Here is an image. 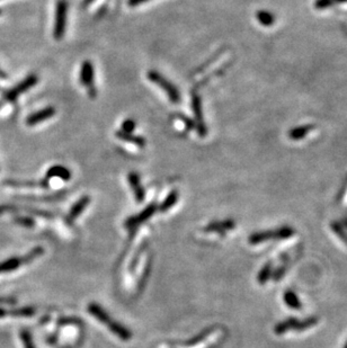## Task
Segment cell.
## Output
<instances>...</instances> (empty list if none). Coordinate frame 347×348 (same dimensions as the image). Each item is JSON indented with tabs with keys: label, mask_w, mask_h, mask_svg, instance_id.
Returning a JSON list of instances; mask_svg holds the SVG:
<instances>
[{
	"label": "cell",
	"mask_w": 347,
	"mask_h": 348,
	"mask_svg": "<svg viewBox=\"0 0 347 348\" xmlns=\"http://www.w3.org/2000/svg\"><path fill=\"white\" fill-rule=\"evenodd\" d=\"M87 310L94 318H96L100 322L104 323L105 326L109 328L115 336L121 338L122 340L128 341L131 339V338H132V332H131L130 329L124 327L123 324H121L119 321L112 319L110 314L107 313L100 304L94 303V302L89 303Z\"/></svg>",
	"instance_id": "1"
},
{
	"label": "cell",
	"mask_w": 347,
	"mask_h": 348,
	"mask_svg": "<svg viewBox=\"0 0 347 348\" xmlns=\"http://www.w3.org/2000/svg\"><path fill=\"white\" fill-rule=\"evenodd\" d=\"M44 253V249L42 247H35L34 249H32V250L26 253L25 256L23 257H13L9 258V259L5 260L3 263H0V274H4V273H9V272H14L15 270H17L18 267H21L25 264H30L36 258H39L40 256H42Z\"/></svg>",
	"instance_id": "2"
},
{
	"label": "cell",
	"mask_w": 347,
	"mask_h": 348,
	"mask_svg": "<svg viewBox=\"0 0 347 348\" xmlns=\"http://www.w3.org/2000/svg\"><path fill=\"white\" fill-rule=\"evenodd\" d=\"M294 234V230L291 227H282L275 230H267V231L255 232L250 234L248 238V241L250 244H259L265 241L273 240V239H287L292 237Z\"/></svg>",
	"instance_id": "3"
},
{
	"label": "cell",
	"mask_w": 347,
	"mask_h": 348,
	"mask_svg": "<svg viewBox=\"0 0 347 348\" xmlns=\"http://www.w3.org/2000/svg\"><path fill=\"white\" fill-rule=\"evenodd\" d=\"M148 78L150 81L158 84V86L167 94L169 101L173 103V104H178V103L181 102V94L180 92H178L177 87L168 80L167 78L163 77L162 74L156 71V70H150V71L148 72Z\"/></svg>",
	"instance_id": "4"
},
{
	"label": "cell",
	"mask_w": 347,
	"mask_h": 348,
	"mask_svg": "<svg viewBox=\"0 0 347 348\" xmlns=\"http://www.w3.org/2000/svg\"><path fill=\"white\" fill-rule=\"evenodd\" d=\"M68 16V2L67 0H58L55 6V20L53 28V37L55 40H61L64 36L65 27H67Z\"/></svg>",
	"instance_id": "5"
},
{
	"label": "cell",
	"mask_w": 347,
	"mask_h": 348,
	"mask_svg": "<svg viewBox=\"0 0 347 348\" xmlns=\"http://www.w3.org/2000/svg\"><path fill=\"white\" fill-rule=\"evenodd\" d=\"M37 81H39V78H37L35 74H30V76L26 77L22 82L16 84L13 89L5 94V100L8 102H15L18 96L23 95V94L26 93L33 86H35Z\"/></svg>",
	"instance_id": "6"
},
{
	"label": "cell",
	"mask_w": 347,
	"mask_h": 348,
	"mask_svg": "<svg viewBox=\"0 0 347 348\" xmlns=\"http://www.w3.org/2000/svg\"><path fill=\"white\" fill-rule=\"evenodd\" d=\"M94 78H95V72H94V65L91 61H85L81 64L80 69V81L87 88L89 96L94 98L96 96V88L94 83Z\"/></svg>",
	"instance_id": "7"
},
{
	"label": "cell",
	"mask_w": 347,
	"mask_h": 348,
	"mask_svg": "<svg viewBox=\"0 0 347 348\" xmlns=\"http://www.w3.org/2000/svg\"><path fill=\"white\" fill-rule=\"evenodd\" d=\"M158 210V204L157 203H151L149 204L147 208L142 210L141 212L135 214L133 216H130V218L125 221V228L126 229H135L139 227L140 224H142L145 221H148L151 216L156 213V211Z\"/></svg>",
	"instance_id": "8"
},
{
	"label": "cell",
	"mask_w": 347,
	"mask_h": 348,
	"mask_svg": "<svg viewBox=\"0 0 347 348\" xmlns=\"http://www.w3.org/2000/svg\"><path fill=\"white\" fill-rule=\"evenodd\" d=\"M192 108H193V113H194L195 122H196V129H198L199 135L205 136L206 128H205V123L203 119L202 102H201V97L195 92L192 93Z\"/></svg>",
	"instance_id": "9"
},
{
	"label": "cell",
	"mask_w": 347,
	"mask_h": 348,
	"mask_svg": "<svg viewBox=\"0 0 347 348\" xmlns=\"http://www.w3.org/2000/svg\"><path fill=\"white\" fill-rule=\"evenodd\" d=\"M55 113H57V111L54 110V107H52V106L45 107V108H43V110H41L39 112L33 113V114H31L29 117H27L26 124L29 126H35V125H37L39 123H42V122H44L46 120L52 119Z\"/></svg>",
	"instance_id": "10"
},
{
	"label": "cell",
	"mask_w": 347,
	"mask_h": 348,
	"mask_svg": "<svg viewBox=\"0 0 347 348\" xmlns=\"http://www.w3.org/2000/svg\"><path fill=\"white\" fill-rule=\"evenodd\" d=\"M91 203V199H89V196H82L79 199L76 203L72 205V208L70 209L69 213L67 215V222L69 224H72L74 222V220H76L79 215H80L83 211L86 210V208L88 206V204Z\"/></svg>",
	"instance_id": "11"
},
{
	"label": "cell",
	"mask_w": 347,
	"mask_h": 348,
	"mask_svg": "<svg viewBox=\"0 0 347 348\" xmlns=\"http://www.w3.org/2000/svg\"><path fill=\"white\" fill-rule=\"evenodd\" d=\"M234 227H236L234 221L231 219H228L223 221H214V222H211L206 225L204 230L206 232H217L223 236L229 230L234 229Z\"/></svg>",
	"instance_id": "12"
},
{
	"label": "cell",
	"mask_w": 347,
	"mask_h": 348,
	"mask_svg": "<svg viewBox=\"0 0 347 348\" xmlns=\"http://www.w3.org/2000/svg\"><path fill=\"white\" fill-rule=\"evenodd\" d=\"M128 180L131 185V188H132L133 191V194L135 196V201H137L138 203H141V202H143L144 200L145 193L141 185V182H140V176L137 172H130Z\"/></svg>",
	"instance_id": "13"
},
{
	"label": "cell",
	"mask_w": 347,
	"mask_h": 348,
	"mask_svg": "<svg viewBox=\"0 0 347 348\" xmlns=\"http://www.w3.org/2000/svg\"><path fill=\"white\" fill-rule=\"evenodd\" d=\"M299 321L300 320L297 318L285 319V320L275 324L274 332L276 333V335H284V333H287L290 330H297Z\"/></svg>",
	"instance_id": "14"
},
{
	"label": "cell",
	"mask_w": 347,
	"mask_h": 348,
	"mask_svg": "<svg viewBox=\"0 0 347 348\" xmlns=\"http://www.w3.org/2000/svg\"><path fill=\"white\" fill-rule=\"evenodd\" d=\"M61 178L62 181L68 182L70 178H71V172L69 171L68 168H65L63 166H60V164H57V166L51 167L48 171H46V180H51V178Z\"/></svg>",
	"instance_id": "15"
},
{
	"label": "cell",
	"mask_w": 347,
	"mask_h": 348,
	"mask_svg": "<svg viewBox=\"0 0 347 348\" xmlns=\"http://www.w3.org/2000/svg\"><path fill=\"white\" fill-rule=\"evenodd\" d=\"M116 136L120 138L121 140L126 141V142H130L132 144H135L139 148H144L145 147V141L141 136L133 135L132 133H125L123 131H117Z\"/></svg>",
	"instance_id": "16"
},
{
	"label": "cell",
	"mask_w": 347,
	"mask_h": 348,
	"mask_svg": "<svg viewBox=\"0 0 347 348\" xmlns=\"http://www.w3.org/2000/svg\"><path fill=\"white\" fill-rule=\"evenodd\" d=\"M177 201H178V192L171 191L165 199V201H163L160 205H158V210L160 211V212H167L168 210H170L172 206L177 203Z\"/></svg>",
	"instance_id": "17"
},
{
	"label": "cell",
	"mask_w": 347,
	"mask_h": 348,
	"mask_svg": "<svg viewBox=\"0 0 347 348\" xmlns=\"http://www.w3.org/2000/svg\"><path fill=\"white\" fill-rule=\"evenodd\" d=\"M273 264L272 263H266V264L262 267V270L258 273L257 276V281L259 284H266L272 279V274H273Z\"/></svg>",
	"instance_id": "18"
},
{
	"label": "cell",
	"mask_w": 347,
	"mask_h": 348,
	"mask_svg": "<svg viewBox=\"0 0 347 348\" xmlns=\"http://www.w3.org/2000/svg\"><path fill=\"white\" fill-rule=\"evenodd\" d=\"M281 258H282V260H283V264L279 266L276 270L273 271V274H272V280H273L274 282H279L283 279V276L285 275V273H287V268L289 266V262H290V258L288 255H282L281 256Z\"/></svg>",
	"instance_id": "19"
},
{
	"label": "cell",
	"mask_w": 347,
	"mask_h": 348,
	"mask_svg": "<svg viewBox=\"0 0 347 348\" xmlns=\"http://www.w3.org/2000/svg\"><path fill=\"white\" fill-rule=\"evenodd\" d=\"M284 302L287 303V305L291 309L294 310H300L302 308L301 301L298 298V295L295 294L293 291H287V292L284 293Z\"/></svg>",
	"instance_id": "20"
},
{
	"label": "cell",
	"mask_w": 347,
	"mask_h": 348,
	"mask_svg": "<svg viewBox=\"0 0 347 348\" xmlns=\"http://www.w3.org/2000/svg\"><path fill=\"white\" fill-rule=\"evenodd\" d=\"M35 314V308L33 307H24L17 308L8 311V316L16 317V318H31Z\"/></svg>",
	"instance_id": "21"
},
{
	"label": "cell",
	"mask_w": 347,
	"mask_h": 348,
	"mask_svg": "<svg viewBox=\"0 0 347 348\" xmlns=\"http://www.w3.org/2000/svg\"><path fill=\"white\" fill-rule=\"evenodd\" d=\"M315 129L313 125H307V126H299V128H295L293 130H291L289 132V136L292 140H301L306 136L310 131Z\"/></svg>",
	"instance_id": "22"
},
{
	"label": "cell",
	"mask_w": 347,
	"mask_h": 348,
	"mask_svg": "<svg viewBox=\"0 0 347 348\" xmlns=\"http://www.w3.org/2000/svg\"><path fill=\"white\" fill-rule=\"evenodd\" d=\"M330 228L332 231L336 233V236L338 237L341 241H343L347 246V231L343 227V224L339 222H331Z\"/></svg>",
	"instance_id": "23"
},
{
	"label": "cell",
	"mask_w": 347,
	"mask_h": 348,
	"mask_svg": "<svg viewBox=\"0 0 347 348\" xmlns=\"http://www.w3.org/2000/svg\"><path fill=\"white\" fill-rule=\"evenodd\" d=\"M257 20H258L261 24L264 25V26L273 25L274 22H275L274 16L272 15L271 13L265 12V11H261V12L257 13Z\"/></svg>",
	"instance_id": "24"
},
{
	"label": "cell",
	"mask_w": 347,
	"mask_h": 348,
	"mask_svg": "<svg viewBox=\"0 0 347 348\" xmlns=\"http://www.w3.org/2000/svg\"><path fill=\"white\" fill-rule=\"evenodd\" d=\"M21 338H22L23 345H24V348H36L34 345V341H33L32 333L29 330L23 329V330L21 331Z\"/></svg>",
	"instance_id": "25"
},
{
	"label": "cell",
	"mask_w": 347,
	"mask_h": 348,
	"mask_svg": "<svg viewBox=\"0 0 347 348\" xmlns=\"http://www.w3.org/2000/svg\"><path fill=\"white\" fill-rule=\"evenodd\" d=\"M212 330H213V328L205 329L204 331H202L201 333H199L198 336H195V337L193 338V339H191V340H189L187 342H185V345H186V346H194V345H196V344H199V342L202 341L205 337H208Z\"/></svg>",
	"instance_id": "26"
},
{
	"label": "cell",
	"mask_w": 347,
	"mask_h": 348,
	"mask_svg": "<svg viewBox=\"0 0 347 348\" xmlns=\"http://www.w3.org/2000/svg\"><path fill=\"white\" fill-rule=\"evenodd\" d=\"M15 222L26 228H33L35 224L34 220L29 218V216H15Z\"/></svg>",
	"instance_id": "27"
},
{
	"label": "cell",
	"mask_w": 347,
	"mask_h": 348,
	"mask_svg": "<svg viewBox=\"0 0 347 348\" xmlns=\"http://www.w3.org/2000/svg\"><path fill=\"white\" fill-rule=\"evenodd\" d=\"M135 122L131 119L125 120L123 123H122V130L125 133H133V131L135 130Z\"/></svg>",
	"instance_id": "28"
},
{
	"label": "cell",
	"mask_w": 347,
	"mask_h": 348,
	"mask_svg": "<svg viewBox=\"0 0 347 348\" xmlns=\"http://www.w3.org/2000/svg\"><path fill=\"white\" fill-rule=\"evenodd\" d=\"M334 0H317L315 6L317 9H326L334 5Z\"/></svg>",
	"instance_id": "29"
},
{
	"label": "cell",
	"mask_w": 347,
	"mask_h": 348,
	"mask_svg": "<svg viewBox=\"0 0 347 348\" xmlns=\"http://www.w3.org/2000/svg\"><path fill=\"white\" fill-rule=\"evenodd\" d=\"M18 210H21L20 206L11 205V204H3L0 205V215L5 212H14V211H18Z\"/></svg>",
	"instance_id": "30"
},
{
	"label": "cell",
	"mask_w": 347,
	"mask_h": 348,
	"mask_svg": "<svg viewBox=\"0 0 347 348\" xmlns=\"http://www.w3.org/2000/svg\"><path fill=\"white\" fill-rule=\"evenodd\" d=\"M59 324H79L81 326V321L76 318H61L58 320Z\"/></svg>",
	"instance_id": "31"
},
{
	"label": "cell",
	"mask_w": 347,
	"mask_h": 348,
	"mask_svg": "<svg viewBox=\"0 0 347 348\" xmlns=\"http://www.w3.org/2000/svg\"><path fill=\"white\" fill-rule=\"evenodd\" d=\"M16 299L14 298H0V304H15Z\"/></svg>",
	"instance_id": "32"
},
{
	"label": "cell",
	"mask_w": 347,
	"mask_h": 348,
	"mask_svg": "<svg viewBox=\"0 0 347 348\" xmlns=\"http://www.w3.org/2000/svg\"><path fill=\"white\" fill-rule=\"evenodd\" d=\"M148 2L149 0H129V5L131 7H137V6H139V5L148 3Z\"/></svg>",
	"instance_id": "33"
},
{
	"label": "cell",
	"mask_w": 347,
	"mask_h": 348,
	"mask_svg": "<svg viewBox=\"0 0 347 348\" xmlns=\"http://www.w3.org/2000/svg\"><path fill=\"white\" fill-rule=\"evenodd\" d=\"M57 340H58V337L57 336H52V337H49L48 338V342L51 345H54V344H57Z\"/></svg>",
	"instance_id": "34"
},
{
	"label": "cell",
	"mask_w": 347,
	"mask_h": 348,
	"mask_svg": "<svg viewBox=\"0 0 347 348\" xmlns=\"http://www.w3.org/2000/svg\"><path fill=\"white\" fill-rule=\"evenodd\" d=\"M8 316V311L6 309H4V308H0V318H5V317H7Z\"/></svg>",
	"instance_id": "35"
},
{
	"label": "cell",
	"mask_w": 347,
	"mask_h": 348,
	"mask_svg": "<svg viewBox=\"0 0 347 348\" xmlns=\"http://www.w3.org/2000/svg\"><path fill=\"white\" fill-rule=\"evenodd\" d=\"M335 4H343V3H347V0H334Z\"/></svg>",
	"instance_id": "36"
},
{
	"label": "cell",
	"mask_w": 347,
	"mask_h": 348,
	"mask_svg": "<svg viewBox=\"0 0 347 348\" xmlns=\"http://www.w3.org/2000/svg\"><path fill=\"white\" fill-rule=\"evenodd\" d=\"M343 222H344V225H345V227L347 228V219H345V220L343 221Z\"/></svg>",
	"instance_id": "37"
},
{
	"label": "cell",
	"mask_w": 347,
	"mask_h": 348,
	"mask_svg": "<svg viewBox=\"0 0 347 348\" xmlns=\"http://www.w3.org/2000/svg\"><path fill=\"white\" fill-rule=\"evenodd\" d=\"M343 348H347V341H346V344H345V346Z\"/></svg>",
	"instance_id": "38"
},
{
	"label": "cell",
	"mask_w": 347,
	"mask_h": 348,
	"mask_svg": "<svg viewBox=\"0 0 347 348\" xmlns=\"http://www.w3.org/2000/svg\"><path fill=\"white\" fill-rule=\"evenodd\" d=\"M62 348H71V347H69V346H65V347H62Z\"/></svg>",
	"instance_id": "39"
},
{
	"label": "cell",
	"mask_w": 347,
	"mask_h": 348,
	"mask_svg": "<svg viewBox=\"0 0 347 348\" xmlns=\"http://www.w3.org/2000/svg\"><path fill=\"white\" fill-rule=\"evenodd\" d=\"M2 14H3V11H2V9H0V15H2Z\"/></svg>",
	"instance_id": "40"
}]
</instances>
